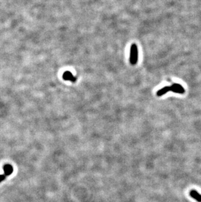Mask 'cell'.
<instances>
[{
	"instance_id": "obj_4",
	"label": "cell",
	"mask_w": 201,
	"mask_h": 202,
	"mask_svg": "<svg viewBox=\"0 0 201 202\" xmlns=\"http://www.w3.org/2000/svg\"><path fill=\"white\" fill-rule=\"evenodd\" d=\"M3 171H4L5 176L10 175L13 172V166L10 164H5L3 166Z\"/></svg>"
},
{
	"instance_id": "obj_3",
	"label": "cell",
	"mask_w": 201,
	"mask_h": 202,
	"mask_svg": "<svg viewBox=\"0 0 201 202\" xmlns=\"http://www.w3.org/2000/svg\"><path fill=\"white\" fill-rule=\"evenodd\" d=\"M63 79L65 81H70L73 83H75L76 81V78L73 75V74L69 71H67L63 74Z\"/></svg>"
},
{
	"instance_id": "obj_1",
	"label": "cell",
	"mask_w": 201,
	"mask_h": 202,
	"mask_svg": "<svg viewBox=\"0 0 201 202\" xmlns=\"http://www.w3.org/2000/svg\"><path fill=\"white\" fill-rule=\"evenodd\" d=\"M139 59V52L138 48L135 44H133L130 49V63L132 65H135L138 62Z\"/></svg>"
},
{
	"instance_id": "obj_6",
	"label": "cell",
	"mask_w": 201,
	"mask_h": 202,
	"mask_svg": "<svg viewBox=\"0 0 201 202\" xmlns=\"http://www.w3.org/2000/svg\"><path fill=\"white\" fill-rule=\"evenodd\" d=\"M169 91H171V87L170 86H165L163 88H161V90L157 91V95H158V96H161V95H163L166 93H167L168 92H169Z\"/></svg>"
},
{
	"instance_id": "obj_2",
	"label": "cell",
	"mask_w": 201,
	"mask_h": 202,
	"mask_svg": "<svg viewBox=\"0 0 201 202\" xmlns=\"http://www.w3.org/2000/svg\"><path fill=\"white\" fill-rule=\"evenodd\" d=\"M171 87V91L173 92H176L179 94H183L185 92V90L184 89L180 84H173Z\"/></svg>"
},
{
	"instance_id": "obj_7",
	"label": "cell",
	"mask_w": 201,
	"mask_h": 202,
	"mask_svg": "<svg viewBox=\"0 0 201 202\" xmlns=\"http://www.w3.org/2000/svg\"><path fill=\"white\" fill-rule=\"evenodd\" d=\"M6 178V176L5 175H0V183L4 180Z\"/></svg>"
},
{
	"instance_id": "obj_5",
	"label": "cell",
	"mask_w": 201,
	"mask_h": 202,
	"mask_svg": "<svg viewBox=\"0 0 201 202\" xmlns=\"http://www.w3.org/2000/svg\"><path fill=\"white\" fill-rule=\"evenodd\" d=\"M190 196H191L193 199H195L197 201L201 202V194H200L197 191L193 190L190 192Z\"/></svg>"
}]
</instances>
